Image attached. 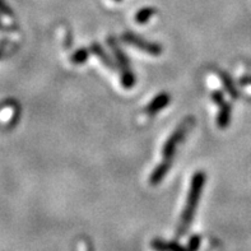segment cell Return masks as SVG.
Here are the masks:
<instances>
[{
    "instance_id": "cell-6",
    "label": "cell",
    "mask_w": 251,
    "mask_h": 251,
    "mask_svg": "<svg viewBox=\"0 0 251 251\" xmlns=\"http://www.w3.org/2000/svg\"><path fill=\"white\" fill-rule=\"evenodd\" d=\"M170 101H171V96H170L169 93H166V92L159 93L158 96H156V97L151 101L150 105L147 106L144 112H146L147 116H154L157 112L163 110L166 106H169Z\"/></svg>"
},
{
    "instance_id": "cell-9",
    "label": "cell",
    "mask_w": 251,
    "mask_h": 251,
    "mask_svg": "<svg viewBox=\"0 0 251 251\" xmlns=\"http://www.w3.org/2000/svg\"><path fill=\"white\" fill-rule=\"evenodd\" d=\"M89 50H91V52H93L96 56H99L100 60L105 64V65H107L108 68H114V64H112L111 59H110V57L105 54V51L102 50V48L100 46L99 44H92V46H91V49H89Z\"/></svg>"
},
{
    "instance_id": "cell-12",
    "label": "cell",
    "mask_w": 251,
    "mask_h": 251,
    "mask_svg": "<svg viewBox=\"0 0 251 251\" xmlns=\"http://www.w3.org/2000/svg\"><path fill=\"white\" fill-rule=\"evenodd\" d=\"M201 236H193L190 239V241H189V245H188V251H198L199 250V246H201Z\"/></svg>"
},
{
    "instance_id": "cell-8",
    "label": "cell",
    "mask_w": 251,
    "mask_h": 251,
    "mask_svg": "<svg viewBox=\"0 0 251 251\" xmlns=\"http://www.w3.org/2000/svg\"><path fill=\"white\" fill-rule=\"evenodd\" d=\"M220 76L222 78L223 86H225V88L227 89L228 95L231 96L232 99H237V97H239V93H237V91H236V87L232 83L231 76H229L227 73H225V72H220Z\"/></svg>"
},
{
    "instance_id": "cell-13",
    "label": "cell",
    "mask_w": 251,
    "mask_h": 251,
    "mask_svg": "<svg viewBox=\"0 0 251 251\" xmlns=\"http://www.w3.org/2000/svg\"><path fill=\"white\" fill-rule=\"evenodd\" d=\"M0 13H1V14H4V16L13 17L12 10H10L9 8H8V6L3 3V0H0Z\"/></svg>"
},
{
    "instance_id": "cell-11",
    "label": "cell",
    "mask_w": 251,
    "mask_h": 251,
    "mask_svg": "<svg viewBox=\"0 0 251 251\" xmlns=\"http://www.w3.org/2000/svg\"><path fill=\"white\" fill-rule=\"evenodd\" d=\"M89 52H91V50H87V49H79V50H76L75 52L72 55L70 60H72V63L73 64H75V65H80V64L86 63L87 59H88L89 56Z\"/></svg>"
},
{
    "instance_id": "cell-2",
    "label": "cell",
    "mask_w": 251,
    "mask_h": 251,
    "mask_svg": "<svg viewBox=\"0 0 251 251\" xmlns=\"http://www.w3.org/2000/svg\"><path fill=\"white\" fill-rule=\"evenodd\" d=\"M204 184H205V174L203 171L195 172L193 178H191L190 190H189L188 201L185 204L184 212H182L181 223H180V228H178V233H184L189 226L193 222L194 218L195 210H197L198 203L201 201V191H203Z\"/></svg>"
},
{
    "instance_id": "cell-5",
    "label": "cell",
    "mask_w": 251,
    "mask_h": 251,
    "mask_svg": "<svg viewBox=\"0 0 251 251\" xmlns=\"http://www.w3.org/2000/svg\"><path fill=\"white\" fill-rule=\"evenodd\" d=\"M212 99L220 107V115H218V119H217V125H218L220 129H226L229 125V121H231V105L228 102L225 101V97H223L222 92H220V91H214L212 93Z\"/></svg>"
},
{
    "instance_id": "cell-14",
    "label": "cell",
    "mask_w": 251,
    "mask_h": 251,
    "mask_svg": "<svg viewBox=\"0 0 251 251\" xmlns=\"http://www.w3.org/2000/svg\"><path fill=\"white\" fill-rule=\"evenodd\" d=\"M3 54H4V50L1 48H0V57L3 56Z\"/></svg>"
},
{
    "instance_id": "cell-3",
    "label": "cell",
    "mask_w": 251,
    "mask_h": 251,
    "mask_svg": "<svg viewBox=\"0 0 251 251\" xmlns=\"http://www.w3.org/2000/svg\"><path fill=\"white\" fill-rule=\"evenodd\" d=\"M108 45H110V48L114 51L115 56L118 59V65L120 67L121 70V84H123L124 88H133L134 84H135V76H134L133 72H131L129 59L125 56V54L119 48L118 42L115 41L114 38H108Z\"/></svg>"
},
{
    "instance_id": "cell-10",
    "label": "cell",
    "mask_w": 251,
    "mask_h": 251,
    "mask_svg": "<svg viewBox=\"0 0 251 251\" xmlns=\"http://www.w3.org/2000/svg\"><path fill=\"white\" fill-rule=\"evenodd\" d=\"M153 14H156V9H154V8H144V9L139 10V12L137 13L135 21H137V23H139V25H144V23H147L151 18H152Z\"/></svg>"
},
{
    "instance_id": "cell-15",
    "label": "cell",
    "mask_w": 251,
    "mask_h": 251,
    "mask_svg": "<svg viewBox=\"0 0 251 251\" xmlns=\"http://www.w3.org/2000/svg\"><path fill=\"white\" fill-rule=\"evenodd\" d=\"M115 1H120V0H115Z\"/></svg>"
},
{
    "instance_id": "cell-1",
    "label": "cell",
    "mask_w": 251,
    "mask_h": 251,
    "mask_svg": "<svg viewBox=\"0 0 251 251\" xmlns=\"http://www.w3.org/2000/svg\"><path fill=\"white\" fill-rule=\"evenodd\" d=\"M194 118H186L181 124L178 125L177 129L171 134V137L167 139V142L165 143V147H163L162 150V161H161V163L157 166L156 169L153 170L152 175H151V185L156 186V185H158L165 178V176L167 175V172L171 169L172 161H174V157H175L177 146L185 139L186 134L191 130V127L194 126Z\"/></svg>"
},
{
    "instance_id": "cell-4",
    "label": "cell",
    "mask_w": 251,
    "mask_h": 251,
    "mask_svg": "<svg viewBox=\"0 0 251 251\" xmlns=\"http://www.w3.org/2000/svg\"><path fill=\"white\" fill-rule=\"evenodd\" d=\"M123 40H124L126 44L131 45L134 48L139 49V50L144 51L146 54L153 55V56H159L162 54V46L158 44H154V42L147 41L144 38L139 37V36L134 35L131 32H126L123 35Z\"/></svg>"
},
{
    "instance_id": "cell-7",
    "label": "cell",
    "mask_w": 251,
    "mask_h": 251,
    "mask_svg": "<svg viewBox=\"0 0 251 251\" xmlns=\"http://www.w3.org/2000/svg\"><path fill=\"white\" fill-rule=\"evenodd\" d=\"M152 248L157 251H188V249L181 246L177 242H167L162 240H153Z\"/></svg>"
}]
</instances>
